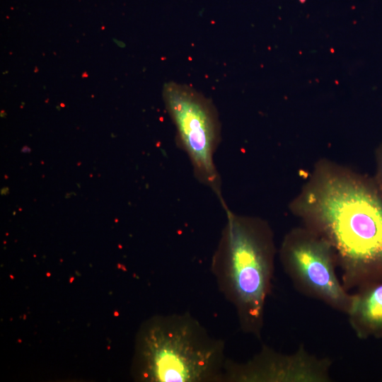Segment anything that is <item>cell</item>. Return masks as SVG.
<instances>
[{"instance_id": "cell-1", "label": "cell", "mask_w": 382, "mask_h": 382, "mask_svg": "<svg viewBox=\"0 0 382 382\" xmlns=\"http://www.w3.org/2000/svg\"><path fill=\"white\" fill-rule=\"evenodd\" d=\"M306 204L352 277L382 278V199L374 190L329 177L307 195Z\"/></svg>"}, {"instance_id": "cell-2", "label": "cell", "mask_w": 382, "mask_h": 382, "mask_svg": "<svg viewBox=\"0 0 382 382\" xmlns=\"http://www.w3.org/2000/svg\"><path fill=\"white\" fill-rule=\"evenodd\" d=\"M225 342L190 313L157 316L137 339L134 374L149 382H221Z\"/></svg>"}, {"instance_id": "cell-3", "label": "cell", "mask_w": 382, "mask_h": 382, "mask_svg": "<svg viewBox=\"0 0 382 382\" xmlns=\"http://www.w3.org/2000/svg\"><path fill=\"white\" fill-rule=\"evenodd\" d=\"M226 221L211 261L218 289L234 307L242 331L260 337L273 269L265 226L225 210Z\"/></svg>"}, {"instance_id": "cell-4", "label": "cell", "mask_w": 382, "mask_h": 382, "mask_svg": "<svg viewBox=\"0 0 382 382\" xmlns=\"http://www.w3.org/2000/svg\"><path fill=\"white\" fill-rule=\"evenodd\" d=\"M163 98L176 129L178 145L188 156L195 178L216 195L224 210L228 209L214 160L221 140L216 107L192 87L176 82L164 85Z\"/></svg>"}, {"instance_id": "cell-5", "label": "cell", "mask_w": 382, "mask_h": 382, "mask_svg": "<svg viewBox=\"0 0 382 382\" xmlns=\"http://www.w3.org/2000/svg\"><path fill=\"white\" fill-rule=\"evenodd\" d=\"M284 260L289 273L311 294L349 312L354 296H349L337 280L326 243L301 240L285 247Z\"/></svg>"}, {"instance_id": "cell-6", "label": "cell", "mask_w": 382, "mask_h": 382, "mask_svg": "<svg viewBox=\"0 0 382 382\" xmlns=\"http://www.w3.org/2000/svg\"><path fill=\"white\" fill-rule=\"evenodd\" d=\"M301 355H279L264 348L245 363L227 358L221 382L317 381L326 378L323 371Z\"/></svg>"}, {"instance_id": "cell-7", "label": "cell", "mask_w": 382, "mask_h": 382, "mask_svg": "<svg viewBox=\"0 0 382 382\" xmlns=\"http://www.w3.org/2000/svg\"><path fill=\"white\" fill-rule=\"evenodd\" d=\"M349 313L361 335L382 334V283L355 296Z\"/></svg>"}, {"instance_id": "cell-8", "label": "cell", "mask_w": 382, "mask_h": 382, "mask_svg": "<svg viewBox=\"0 0 382 382\" xmlns=\"http://www.w3.org/2000/svg\"><path fill=\"white\" fill-rule=\"evenodd\" d=\"M380 175H381V180L382 183V154L380 158Z\"/></svg>"}]
</instances>
